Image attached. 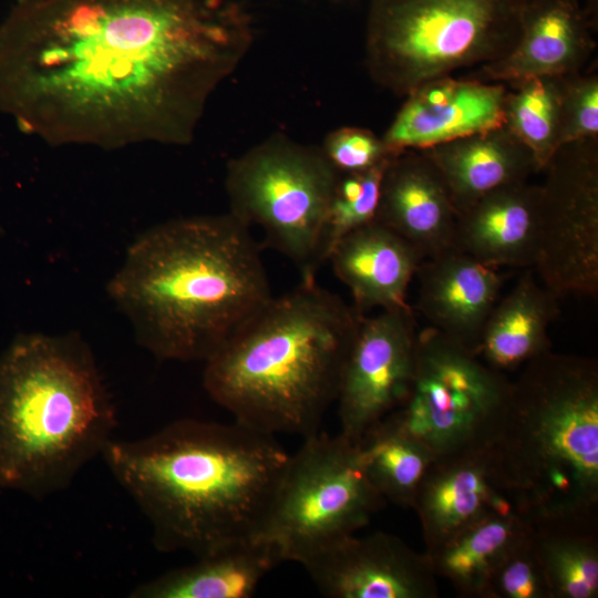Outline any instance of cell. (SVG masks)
<instances>
[{
  "instance_id": "4316f807",
  "label": "cell",
  "mask_w": 598,
  "mask_h": 598,
  "mask_svg": "<svg viewBox=\"0 0 598 598\" xmlns=\"http://www.w3.org/2000/svg\"><path fill=\"white\" fill-rule=\"evenodd\" d=\"M506 84L504 125L533 153L539 172L560 146L561 76Z\"/></svg>"
},
{
  "instance_id": "ba28073f",
  "label": "cell",
  "mask_w": 598,
  "mask_h": 598,
  "mask_svg": "<svg viewBox=\"0 0 598 598\" xmlns=\"http://www.w3.org/2000/svg\"><path fill=\"white\" fill-rule=\"evenodd\" d=\"M340 174L321 147L275 134L228 163L229 213L315 277Z\"/></svg>"
},
{
  "instance_id": "ffe728a7",
  "label": "cell",
  "mask_w": 598,
  "mask_h": 598,
  "mask_svg": "<svg viewBox=\"0 0 598 598\" xmlns=\"http://www.w3.org/2000/svg\"><path fill=\"white\" fill-rule=\"evenodd\" d=\"M423 259L410 243L373 220L341 238L328 261L364 315L373 308H410L408 289Z\"/></svg>"
},
{
  "instance_id": "3957f363",
  "label": "cell",
  "mask_w": 598,
  "mask_h": 598,
  "mask_svg": "<svg viewBox=\"0 0 598 598\" xmlns=\"http://www.w3.org/2000/svg\"><path fill=\"white\" fill-rule=\"evenodd\" d=\"M107 292L140 346L184 362H205L272 297L249 227L229 212L145 230Z\"/></svg>"
},
{
  "instance_id": "ac0fdd59",
  "label": "cell",
  "mask_w": 598,
  "mask_h": 598,
  "mask_svg": "<svg viewBox=\"0 0 598 598\" xmlns=\"http://www.w3.org/2000/svg\"><path fill=\"white\" fill-rule=\"evenodd\" d=\"M456 218L446 184L423 151L406 150L390 159L375 220L430 258L454 247Z\"/></svg>"
},
{
  "instance_id": "30bf717a",
  "label": "cell",
  "mask_w": 598,
  "mask_h": 598,
  "mask_svg": "<svg viewBox=\"0 0 598 598\" xmlns=\"http://www.w3.org/2000/svg\"><path fill=\"white\" fill-rule=\"evenodd\" d=\"M512 392L505 373L427 327L417 333L414 374L403 404L386 417L436 457L491 448Z\"/></svg>"
},
{
  "instance_id": "5b68a950",
  "label": "cell",
  "mask_w": 598,
  "mask_h": 598,
  "mask_svg": "<svg viewBox=\"0 0 598 598\" xmlns=\"http://www.w3.org/2000/svg\"><path fill=\"white\" fill-rule=\"evenodd\" d=\"M116 414L76 333H25L0 354V486L32 497L66 488L113 439Z\"/></svg>"
},
{
  "instance_id": "8fae6325",
  "label": "cell",
  "mask_w": 598,
  "mask_h": 598,
  "mask_svg": "<svg viewBox=\"0 0 598 598\" xmlns=\"http://www.w3.org/2000/svg\"><path fill=\"white\" fill-rule=\"evenodd\" d=\"M542 172L534 269L559 299L596 296L598 137L560 145Z\"/></svg>"
},
{
  "instance_id": "f1b7e54d",
  "label": "cell",
  "mask_w": 598,
  "mask_h": 598,
  "mask_svg": "<svg viewBox=\"0 0 598 598\" xmlns=\"http://www.w3.org/2000/svg\"><path fill=\"white\" fill-rule=\"evenodd\" d=\"M484 598H551L528 523L492 574Z\"/></svg>"
},
{
  "instance_id": "9a60e30c",
  "label": "cell",
  "mask_w": 598,
  "mask_h": 598,
  "mask_svg": "<svg viewBox=\"0 0 598 598\" xmlns=\"http://www.w3.org/2000/svg\"><path fill=\"white\" fill-rule=\"evenodd\" d=\"M597 13L579 0H526L522 34L505 58L478 66L467 78L507 83L529 76L580 72L594 54Z\"/></svg>"
},
{
  "instance_id": "277c9868",
  "label": "cell",
  "mask_w": 598,
  "mask_h": 598,
  "mask_svg": "<svg viewBox=\"0 0 598 598\" xmlns=\"http://www.w3.org/2000/svg\"><path fill=\"white\" fill-rule=\"evenodd\" d=\"M361 313L303 277L271 299L206 361L203 383L235 421L262 433H318L337 400Z\"/></svg>"
},
{
  "instance_id": "52a82bcc",
  "label": "cell",
  "mask_w": 598,
  "mask_h": 598,
  "mask_svg": "<svg viewBox=\"0 0 598 598\" xmlns=\"http://www.w3.org/2000/svg\"><path fill=\"white\" fill-rule=\"evenodd\" d=\"M526 0H371L365 65L398 96L505 58L522 34Z\"/></svg>"
},
{
  "instance_id": "f546056e",
  "label": "cell",
  "mask_w": 598,
  "mask_h": 598,
  "mask_svg": "<svg viewBox=\"0 0 598 598\" xmlns=\"http://www.w3.org/2000/svg\"><path fill=\"white\" fill-rule=\"evenodd\" d=\"M598 137L596 68L561 76L560 145Z\"/></svg>"
},
{
  "instance_id": "8992f818",
  "label": "cell",
  "mask_w": 598,
  "mask_h": 598,
  "mask_svg": "<svg viewBox=\"0 0 598 598\" xmlns=\"http://www.w3.org/2000/svg\"><path fill=\"white\" fill-rule=\"evenodd\" d=\"M523 516L598 513V364L550 350L512 381L491 447Z\"/></svg>"
},
{
  "instance_id": "484cf974",
  "label": "cell",
  "mask_w": 598,
  "mask_h": 598,
  "mask_svg": "<svg viewBox=\"0 0 598 598\" xmlns=\"http://www.w3.org/2000/svg\"><path fill=\"white\" fill-rule=\"evenodd\" d=\"M360 464L385 499L413 508L419 486L436 455L389 417L357 443Z\"/></svg>"
},
{
  "instance_id": "e0dca14e",
  "label": "cell",
  "mask_w": 598,
  "mask_h": 598,
  "mask_svg": "<svg viewBox=\"0 0 598 598\" xmlns=\"http://www.w3.org/2000/svg\"><path fill=\"white\" fill-rule=\"evenodd\" d=\"M415 276L419 279L416 308L429 327L476 354L484 326L505 280L499 268L453 247L423 259Z\"/></svg>"
},
{
  "instance_id": "4dcf8cb0",
  "label": "cell",
  "mask_w": 598,
  "mask_h": 598,
  "mask_svg": "<svg viewBox=\"0 0 598 598\" xmlns=\"http://www.w3.org/2000/svg\"><path fill=\"white\" fill-rule=\"evenodd\" d=\"M321 148L341 174L370 169L396 155L390 152L382 138L373 132L354 126L330 132Z\"/></svg>"
},
{
  "instance_id": "603a6c76",
  "label": "cell",
  "mask_w": 598,
  "mask_h": 598,
  "mask_svg": "<svg viewBox=\"0 0 598 598\" xmlns=\"http://www.w3.org/2000/svg\"><path fill=\"white\" fill-rule=\"evenodd\" d=\"M558 300L534 271H525L491 311L476 354L505 373L549 351L548 329L559 315Z\"/></svg>"
},
{
  "instance_id": "1f68e13d",
  "label": "cell",
  "mask_w": 598,
  "mask_h": 598,
  "mask_svg": "<svg viewBox=\"0 0 598 598\" xmlns=\"http://www.w3.org/2000/svg\"><path fill=\"white\" fill-rule=\"evenodd\" d=\"M11 1L13 2V4H27V3L35 2L39 0H11Z\"/></svg>"
},
{
  "instance_id": "7c38bea8",
  "label": "cell",
  "mask_w": 598,
  "mask_h": 598,
  "mask_svg": "<svg viewBox=\"0 0 598 598\" xmlns=\"http://www.w3.org/2000/svg\"><path fill=\"white\" fill-rule=\"evenodd\" d=\"M417 333L411 307L362 317L336 400L341 435L358 443L403 404L413 380Z\"/></svg>"
},
{
  "instance_id": "7a4b0ae2",
  "label": "cell",
  "mask_w": 598,
  "mask_h": 598,
  "mask_svg": "<svg viewBox=\"0 0 598 598\" xmlns=\"http://www.w3.org/2000/svg\"><path fill=\"white\" fill-rule=\"evenodd\" d=\"M101 456L155 547L200 557L257 536L290 454L236 421L183 419L138 440L111 439Z\"/></svg>"
},
{
  "instance_id": "2e32d148",
  "label": "cell",
  "mask_w": 598,
  "mask_h": 598,
  "mask_svg": "<svg viewBox=\"0 0 598 598\" xmlns=\"http://www.w3.org/2000/svg\"><path fill=\"white\" fill-rule=\"evenodd\" d=\"M412 509L420 519L425 553L489 514L516 511L491 448L436 457Z\"/></svg>"
},
{
  "instance_id": "d6986e66",
  "label": "cell",
  "mask_w": 598,
  "mask_h": 598,
  "mask_svg": "<svg viewBox=\"0 0 598 598\" xmlns=\"http://www.w3.org/2000/svg\"><path fill=\"white\" fill-rule=\"evenodd\" d=\"M539 185L494 189L457 213L454 247L493 267L534 268Z\"/></svg>"
},
{
  "instance_id": "7402d4cb",
  "label": "cell",
  "mask_w": 598,
  "mask_h": 598,
  "mask_svg": "<svg viewBox=\"0 0 598 598\" xmlns=\"http://www.w3.org/2000/svg\"><path fill=\"white\" fill-rule=\"evenodd\" d=\"M282 561L277 548L265 540H239L136 586L130 597L248 598Z\"/></svg>"
},
{
  "instance_id": "83f0119b",
  "label": "cell",
  "mask_w": 598,
  "mask_h": 598,
  "mask_svg": "<svg viewBox=\"0 0 598 598\" xmlns=\"http://www.w3.org/2000/svg\"><path fill=\"white\" fill-rule=\"evenodd\" d=\"M391 158L367 171L340 174L328 210L319 266L328 261L341 238L375 220L381 181Z\"/></svg>"
},
{
  "instance_id": "6da1fadb",
  "label": "cell",
  "mask_w": 598,
  "mask_h": 598,
  "mask_svg": "<svg viewBox=\"0 0 598 598\" xmlns=\"http://www.w3.org/2000/svg\"><path fill=\"white\" fill-rule=\"evenodd\" d=\"M254 42L234 0H39L0 23V112L53 146L187 145Z\"/></svg>"
},
{
  "instance_id": "44dd1931",
  "label": "cell",
  "mask_w": 598,
  "mask_h": 598,
  "mask_svg": "<svg viewBox=\"0 0 598 598\" xmlns=\"http://www.w3.org/2000/svg\"><path fill=\"white\" fill-rule=\"evenodd\" d=\"M443 177L456 212L539 173L533 153L505 126L422 150Z\"/></svg>"
},
{
  "instance_id": "5bb4252c",
  "label": "cell",
  "mask_w": 598,
  "mask_h": 598,
  "mask_svg": "<svg viewBox=\"0 0 598 598\" xmlns=\"http://www.w3.org/2000/svg\"><path fill=\"white\" fill-rule=\"evenodd\" d=\"M505 95V83L453 75L431 80L405 96L381 138L398 154L502 126Z\"/></svg>"
},
{
  "instance_id": "9c48e42d",
  "label": "cell",
  "mask_w": 598,
  "mask_h": 598,
  "mask_svg": "<svg viewBox=\"0 0 598 598\" xmlns=\"http://www.w3.org/2000/svg\"><path fill=\"white\" fill-rule=\"evenodd\" d=\"M385 499L367 477L357 443L312 434L290 454L257 538L301 563L369 524Z\"/></svg>"
},
{
  "instance_id": "4fadbf2b",
  "label": "cell",
  "mask_w": 598,
  "mask_h": 598,
  "mask_svg": "<svg viewBox=\"0 0 598 598\" xmlns=\"http://www.w3.org/2000/svg\"><path fill=\"white\" fill-rule=\"evenodd\" d=\"M318 590L331 598H436L429 557L384 532L354 534L300 563Z\"/></svg>"
},
{
  "instance_id": "d4e9b609",
  "label": "cell",
  "mask_w": 598,
  "mask_h": 598,
  "mask_svg": "<svg viewBox=\"0 0 598 598\" xmlns=\"http://www.w3.org/2000/svg\"><path fill=\"white\" fill-rule=\"evenodd\" d=\"M526 528L527 520L517 511L497 512L424 553L434 575L446 579L458 596L484 598L495 568Z\"/></svg>"
},
{
  "instance_id": "cb8c5ba5",
  "label": "cell",
  "mask_w": 598,
  "mask_h": 598,
  "mask_svg": "<svg viewBox=\"0 0 598 598\" xmlns=\"http://www.w3.org/2000/svg\"><path fill=\"white\" fill-rule=\"evenodd\" d=\"M524 517L551 598H597L598 513Z\"/></svg>"
}]
</instances>
